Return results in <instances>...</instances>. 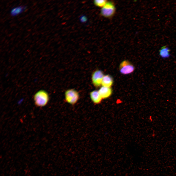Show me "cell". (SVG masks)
Here are the masks:
<instances>
[{
    "instance_id": "6da1fadb",
    "label": "cell",
    "mask_w": 176,
    "mask_h": 176,
    "mask_svg": "<svg viewBox=\"0 0 176 176\" xmlns=\"http://www.w3.org/2000/svg\"><path fill=\"white\" fill-rule=\"evenodd\" d=\"M49 100L48 93L44 90H40L36 92L33 96L35 105L38 107H44L46 105Z\"/></svg>"
},
{
    "instance_id": "7a4b0ae2",
    "label": "cell",
    "mask_w": 176,
    "mask_h": 176,
    "mask_svg": "<svg viewBox=\"0 0 176 176\" xmlns=\"http://www.w3.org/2000/svg\"><path fill=\"white\" fill-rule=\"evenodd\" d=\"M116 11V7L114 2L112 1H108L105 5L101 8L100 14L104 18H110L114 15Z\"/></svg>"
},
{
    "instance_id": "3957f363",
    "label": "cell",
    "mask_w": 176,
    "mask_h": 176,
    "mask_svg": "<svg viewBox=\"0 0 176 176\" xmlns=\"http://www.w3.org/2000/svg\"><path fill=\"white\" fill-rule=\"evenodd\" d=\"M65 96L66 101L72 105L77 103L79 97L78 92L73 89H69L66 90L65 93Z\"/></svg>"
},
{
    "instance_id": "277c9868",
    "label": "cell",
    "mask_w": 176,
    "mask_h": 176,
    "mask_svg": "<svg viewBox=\"0 0 176 176\" xmlns=\"http://www.w3.org/2000/svg\"><path fill=\"white\" fill-rule=\"evenodd\" d=\"M135 67L133 65L127 60L122 61L120 63L119 67L120 72L123 75L130 74L133 72Z\"/></svg>"
},
{
    "instance_id": "5b68a950",
    "label": "cell",
    "mask_w": 176,
    "mask_h": 176,
    "mask_svg": "<svg viewBox=\"0 0 176 176\" xmlns=\"http://www.w3.org/2000/svg\"><path fill=\"white\" fill-rule=\"evenodd\" d=\"M104 76L103 72L100 70H96L93 73L91 79L92 83L95 87H98L102 85Z\"/></svg>"
},
{
    "instance_id": "8992f818",
    "label": "cell",
    "mask_w": 176,
    "mask_h": 176,
    "mask_svg": "<svg viewBox=\"0 0 176 176\" xmlns=\"http://www.w3.org/2000/svg\"><path fill=\"white\" fill-rule=\"evenodd\" d=\"M90 99L93 103L95 104L100 103L102 99L100 96L99 91L94 90L90 93Z\"/></svg>"
},
{
    "instance_id": "52a82bcc",
    "label": "cell",
    "mask_w": 176,
    "mask_h": 176,
    "mask_svg": "<svg viewBox=\"0 0 176 176\" xmlns=\"http://www.w3.org/2000/svg\"><path fill=\"white\" fill-rule=\"evenodd\" d=\"M102 99L109 97L112 94V90L110 87H101L98 90Z\"/></svg>"
},
{
    "instance_id": "ba28073f",
    "label": "cell",
    "mask_w": 176,
    "mask_h": 176,
    "mask_svg": "<svg viewBox=\"0 0 176 176\" xmlns=\"http://www.w3.org/2000/svg\"><path fill=\"white\" fill-rule=\"evenodd\" d=\"M27 7L24 6H19L13 8L11 10L10 14L12 17H14L21 13L25 11Z\"/></svg>"
},
{
    "instance_id": "9c48e42d",
    "label": "cell",
    "mask_w": 176,
    "mask_h": 176,
    "mask_svg": "<svg viewBox=\"0 0 176 176\" xmlns=\"http://www.w3.org/2000/svg\"><path fill=\"white\" fill-rule=\"evenodd\" d=\"M113 83V80L112 77L109 75H104L102 79V85L103 86L110 87Z\"/></svg>"
},
{
    "instance_id": "30bf717a",
    "label": "cell",
    "mask_w": 176,
    "mask_h": 176,
    "mask_svg": "<svg viewBox=\"0 0 176 176\" xmlns=\"http://www.w3.org/2000/svg\"><path fill=\"white\" fill-rule=\"evenodd\" d=\"M170 50L166 45L162 47L159 50V55L160 57L163 59H166L170 57Z\"/></svg>"
},
{
    "instance_id": "8fae6325",
    "label": "cell",
    "mask_w": 176,
    "mask_h": 176,
    "mask_svg": "<svg viewBox=\"0 0 176 176\" xmlns=\"http://www.w3.org/2000/svg\"><path fill=\"white\" fill-rule=\"evenodd\" d=\"M107 1L106 0H95L93 2L96 6L101 8L105 5Z\"/></svg>"
}]
</instances>
